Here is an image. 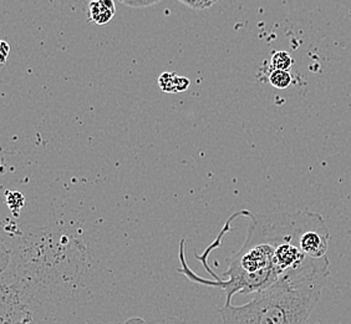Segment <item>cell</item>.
I'll return each mask as SVG.
<instances>
[{"label":"cell","mask_w":351,"mask_h":324,"mask_svg":"<svg viewBox=\"0 0 351 324\" xmlns=\"http://www.w3.org/2000/svg\"><path fill=\"white\" fill-rule=\"evenodd\" d=\"M7 203L9 209H12L14 216H16L18 212L23 209V206L25 203V198L18 191H8Z\"/></svg>","instance_id":"obj_7"},{"label":"cell","mask_w":351,"mask_h":324,"mask_svg":"<svg viewBox=\"0 0 351 324\" xmlns=\"http://www.w3.org/2000/svg\"><path fill=\"white\" fill-rule=\"evenodd\" d=\"M115 14L116 4L114 0H94L88 3V19L97 25L108 24L112 21Z\"/></svg>","instance_id":"obj_3"},{"label":"cell","mask_w":351,"mask_h":324,"mask_svg":"<svg viewBox=\"0 0 351 324\" xmlns=\"http://www.w3.org/2000/svg\"><path fill=\"white\" fill-rule=\"evenodd\" d=\"M329 259L308 257L274 284L254 293L248 303L224 304L222 324H306L319 303L328 277Z\"/></svg>","instance_id":"obj_2"},{"label":"cell","mask_w":351,"mask_h":324,"mask_svg":"<svg viewBox=\"0 0 351 324\" xmlns=\"http://www.w3.org/2000/svg\"><path fill=\"white\" fill-rule=\"evenodd\" d=\"M293 64L294 60L287 51H276L270 59V65L273 70H289Z\"/></svg>","instance_id":"obj_6"},{"label":"cell","mask_w":351,"mask_h":324,"mask_svg":"<svg viewBox=\"0 0 351 324\" xmlns=\"http://www.w3.org/2000/svg\"><path fill=\"white\" fill-rule=\"evenodd\" d=\"M291 74L288 70H273L269 75V84L279 90L289 88L291 86Z\"/></svg>","instance_id":"obj_5"},{"label":"cell","mask_w":351,"mask_h":324,"mask_svg":"<svg viewBox=\"0 0 351 324\" xmlns=\"http://www.w3.org/2000/svg\"><path fill=\"white\" fill-rule=\"evenodd\" d=\"M86 1H88V3H90V1H94V0H86Z\"/></svg>","instance_id":"obj_11"},{"label":"cell","mask_w":351,"mask_h":324,"mask_svg":"<svg viewBox=\"0 0 351 324\" xmlns=\"http://www.w3.org/2000/svg\"><path fill=\"white\" fill-rule=\"evenodd\" d=\"M9 53H10V45L5 40L1 41V62L3 64L7 60Z\"/></svg>","instance_id":"obj_10"},{"label":"cell","mask_w":351,"mask_h":324,"mask_svg":"<svg viewBox=\"0 0 351 324\" xmlns=\"http://www.w3.org/2000/svg\"><path fill=\"white\" fill-rule=\"evenodd\" d=\"M238 216L250 218L247 238L241 250L228 259V268L223 273L227 279H219L215 275L213 281L198 278L192 272L184 257V241L180 244V259L182 267L180 272L192 282L219 287L226 293V303H232L237 293L250 294L269 287L280 277L282 270L277 264L278 246L289 236L298 221L297 212H277L267 215H254L250 211L237 212Z\"/></svg>","instance_id":"obj_1"},{"label":"cell","mask_w":351,"mask_h":324,"mask_svg":"<svg viewBox=\"0 0 351 324\" xmlns=\"http://www.w3.org/2000/svg\"><path fill=\"white\" fill-rule=\"evenodd\" d=\"M178 1L191 9L204 10V9L213 7L218 0H178Z\"/></svg>","instance_id":"obj_8"},{"label":"cell","mask_w":351,"mask_h":324,"mask_svg":"<svg viewBox=\"0 0 351 324\" xmlns=\"http://www.w3.org/2000/svg\"><path fill=\"white\" fill-rule=\"evenodd\" d=\"M120 1L130 8H147L152 7L162 0H120Z\"/></svg>","instance_id":"obj_9"},{"label":"cell","mask_w":351,"mask_h":324,"mask_svg":"<svg viewBox=\"0 0 351 324\" xmlns=\"http://www.w3.org/2000/svg\"><path fill=\"white\" fill-rule=\"evenodd\" d=\"M158 85L165 93H183L189 88L191 82L187 78L178 76L175 73H165L158 79Z\"/></svg>","instance_id":"obj_4"}]
</instances>
